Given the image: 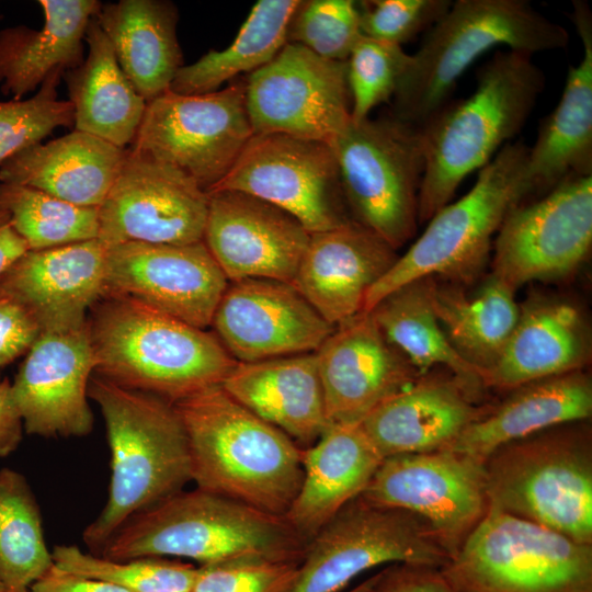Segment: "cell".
Instances as JSON below:
<instances>
[{"mask_svg": "<svg viewBox=\"0 0 592 592\" xmlns=\"http://www.w3.org/2000/svg\"><path fill=\"white\" fill-rule=\"evenodd\" d=\"M64 69L53 70L26 100H0V164L15 152L41 143L57 127L73 126V106L58 100Z\"/></svg>", "mask_w": 592, "mask_h": 592, "instance_id": "b9f144b4", "label": "cell"}, {"mask_svg": "<svg viewBox=\"0 0 592 592\" xmlns=\"http://www.w3.org/2000/svg\"><path fill=\"white\" fill-rule=\"evenodd\" d=\"M431 282L432 276L410 281L367 312L419 375L443 366L477 398L486 389L482 376L447 340L431 304Z\"/></svg>", "mask_w": 592, "mask_h": 592, "instance_id": "d590c367", "label": "cell"}, {"mask_svg": "<svg viewBox=\"0 0 592 592\" xmlns=\"http://www.w3.org/2000/svg\"><path fill=\"white\" fill-rule=\"evenodd\" d=\"M0 208L29 250H42L96 239L99 208L83 207L39 190L0 182Z\"/></svg>", "mask_w": 592, "mask_h": 592, "instance_id": "f35d334b", "label": "cell"}, {"mask_svg": "<svg viewBox=\"0 0 592 592\" xmlns=\"http://www.w3.org/2000/svg\"><path fill=\"white\" fill-rule=\"evenodd\" d=\"M298 0H260L251 9L234 42L223 50H209L178 71L170 91L204 94L242 72L270 62L287 44V30Z\"/></svg>", "mask_w": 592, "mask_h": 592, "instance_id": "8d00e7d4", "label": "cell"}, {"mask_svg": "<svg viewBox=\"0 0 592 592\" xmlns=\"http://www.w3.org/2000/svg\"><path fill=\"white\" fill-rule=\"evenodd\" d=\"M2 18H3V15H2V14H0V20H1Z\"/></svg>", "mask_w": 592, "mask_h": 592, "instance_id": "f5cc1de1", "label": "cell"}, {"mask_svg": "<svg viewBox=\"0 0 592 592\" xmlns=\"http://www.w3.org/2000/svg\"><path fill=\"white\" fill-rule=\"evenodd\" d=\"M452 3L451 0L358 1L361 33L402 46L421 33H426Z\"/></svg>", "mask_w": 592, "mask_h": 592, "instance_id": "ee69618b", "label": "cell"}, {"mask_svg": "<svg viewBox=\"0 0 592 592\" xmlns=\"http://www.w3.org/2000/svg\"><path fill=\"white\" fill-rule=\"evenodd\" d=\"M252 136L246 79L235 78L219 91L187 95L168 90L148 102L129 149L178 168L208 192Z\"/></svg>", "mask_w": 592, "mask_h": 592, "instance_id": "7c38bea8", "label": "cell"}, {"mask_svg": "<svg viewBox=\"0 0 592 592\" xmlns=\"http://www.w3.org/2000/svg\"><path fill=\"white\" fill-rule=\"evenodd\" d=\"M383 459L361 423H330L312 445L301 448L303 479L285 519L309 542L362 494Z\"/></svg>", "mask_w": 592, "mask_h": 592, "instance_id": "83f0119b", "label": "cell"}, {"mask_svg": "<svg viewBox=\"0 0 592 592\" xmlns=\"http://www.w3.org/2000/svg\"><path fill=\"white\" fill-rule=\"evenodd\" d=\"M23 421L8 378L0 382V457L14 452L22 441Z\"/></svg>", "mask_w": 592, "mask_h": 592, "instance_id": "681fc988", "label": "cell"}, {"mask_svg": "<svg viewBox=\"0 0 592 592\" xmlns=\"http://www.w3.org/2000/svg\"><path fill=\"white\" fill-rule=\"evenodd\" d=\"M361 496L419 517L451 558L489 506L483 462L451 449L385 457Z\"/></svg>", "mask_w": 592, "mask_h": 592, "instance_id": "2e32d148", "label": "cell"}, {"mask_svg": "<svg viewBox=\"0 0 592 592\" xmlns=\"http://www.w3.org/2000/svg\"><path fill=\"white\" fill-rule=\"evenodd\" d=\"M352 219L399 249L417 231L420 128L389 115L352 119L330 143Z\"/></svg>", "mask_w": 592, "mask_h": 592, "instance_id": "30bf717a", "label": "cell"}, {"mask_svg": "<svg viewBox=\"0 0 592 592\" xmlns=\"http://www.w3.org/2000/svg\"><path fill=\"white\" fill-rule=\"evenodd\" d=\"M210 326L238 363L316 352L335 328L291 283L269 278L229 282Z\"/></svg>", "mask_w": 592, "mask_h": 592, "instance_id": "d6986e66", "label": "cell"}, {"mask_svg": "<svg viewBox=\"0 0 592 592\" xmlns=\"http://www.w3.org/2000/svg\"><path fill=\"white\" fill-rule=\"evenodd\" d=\"M229 281L204 241L107 247L103 294L136 299L201 329L212 325Z\"/></svg>", "mask_w": 592, "mask_h": 592, "instance_id": "ac0fdd59", "label": "cell"}, {"mask_svg": "<svg viewBox=\"0 0 592 592\" xmlns=\"http://www.w3.org/2000/svg\"><path fill=\"white\" fill-rule=\"evenodd\" d=\"M94 357L88 326L42 332L11 383L26 433L46 439L82 437L93 430L88 387Z\"/></svg>", "mask_w": 592, "mask_h": 592, "instance_id": "44dd1931", "label": "cell"}, {"mask_svg": "<svg viewBox=\"0 0 592 592\" xmlns=\"http://www.w3.org/2000/svg\"><path fill=\"white\" fill-rule=\"evenodd\" d=\"M452 374L420 375L376 407L361 425L382 456L447 449L486 413Z\"/></svg>", "mask_w": 592, "mask_h": 592, "instance_id": "4316f807", "label": "cell"}, {"mask_svg": "<svg viewBox=\"0 0 592 592\" xmlns=\"http://www.w3.org/2000/svg\"><path fill=\"white\" fill-rule=\"evenodd\" d=\"M223 190L271 203L310 234L353 220L333 150L323 141L284 134L253 135L230 171L208 192Z\"/></svg>", "mask_w": 592, "mask_h": 592, "instance_id": "5bb4252c", "label": "cell"}, {"mask_svg": "<svg viewBox=\"0 0 592 592\" xmlns=\"http://www.w3.org/2000/svg\"><path fill=\"white\" fill-rule=\"evenodd\" d=\"M519 317L486 388L510 390L528 382L584 369L591 362V327L572 300L532 292L519 304Z\"/></svg>", "mask_w": 592, "mask_h": 592, "instance_id": "484cf974", "label": "cell"}, {"mask_svg": "<svg viewBox=\"0 0 592 592\" xmlns=\"http://www.w3.org/2000/svg\"><path fill=\"white\" fill-rule=\"evenodd\" d=\"M307 544L285 516L195 488L130 516L98 556L187 559L200 566L250 559L300 562Z\"/></svg>", "mask_w": 592, "mask_h": 592, "instance_id": "5b68a950", "label": "cell"}, {"mask_svg": "<svg viewBox=\"0 0 592 592\" xmlns=\"http://www.w3.org/2000/svg\"><path fill=\"white\" fill-rule=\"evenodd\" d=\"M571 20L583 54L570 65L561 98L542 119L528 147L521 181V203L536 200L563 180L592 175V14L583 1L572 2Z\"/></svg>", "mask_w": 592, "mask_h": 592, "instance_id": "d4e9b609", "label": "cell"}, {"mask_svg": "<svg viewBox=\"0 0 592 592\" xmlns=\"http://www.w3.org/2000/svg\"><path fill=\"white\" fill-rule=\"evenodd\" d=\"M482 277L474 291H468V285L432 276L430 297L447 340L483 380L505 348L520 307L516 292L492 273Z\"/></svg>", "mask_w": 592, "mask_h": 592, "instance_id": "e575fe53", "label": "cell"}, {"mask_svg": "<svg viewBox=\"0 0 592 592\" xmlns=\"http://www.w3.org/2000/svg\"><path fill=\"white\" fill-rule=\"evenodd\" d=\"M442 571L455 592H592V544L488 508Z\"/></svg>", "mask_w": 592, "mask_h": 592, "instance_id": "9c48e42d", "label": "cell"}, {"mask_svg": "<svg viewBox=\"0 0 592 592\" xmlns=\"http://www.w3.org/2000/svg\"><path fill=\"white\" fill-rule=\"evenodd\" d=\"M52 555L55 566L65 571L130 592H191L197 572V567L180 559L140 557L114 560L86 553L77 545H56Z\"/></svg>", "mask_w": 592, "mask_h": 592, "instance_id": "ab89813d", "label": "cell"}, {"mask_svg": "<svg viewBox=\"0 0 592 592\" xmlns=\"http://www.w3.org/2000/svg\"><path fill=\"white\" fill-rule=\"evenodd\" d=\"M299 563L250 559L198 566L191 592H288Z\"/></svg>", "mask_w": 592, "mask_h": 592, "instance_id": "f6af8a7d", "label": "cell"}, {"mask_svg": "<svg viewBox=\"0 0 592 592\" xmlns=\"http://www.w3.org/2000/svg\"><path fill=\"white\" fill-rule=\"evenodd\" d=\"M315 354L330 423H361L420 376L366 311L337 326Z\"/></svg>", "mask_w": 592, "mask_h": 592, "instance_id": "7402d4cb", "label": "cell"}, {"mask_svg": "<svg viewBox=\"0 0 592 592\" xmlns=\"http://www.w3.org/2000/svg\"><path fill=\"white\" fill-rule=\"evenodd\" d=\"M41 333L32 315L12 297L0 293V367L26 354Z\"/></svg>", "mask_w": 592, "mask_h": 592, "instance_id": "7dc6e473", "label": "cell"}, {"mask_svg": "<svg viewBox=\"0 0 592 592\" xmlns=\"http://www.w3.org/2000/svg\"><path fill=\"white\" fill-rule=\"evenodd\" d=\"M174 406L186 432L196 488L266 513L286 514L303 479V447L221 385Z\"/></svg>", "mask_w": 592, "mask_h": 592, "instance_id": "7a4b0ae2", "label": "cell"}, {"mask_svg": "<svg viewBox=\"0 0 592 592\" xmlns=\"http://www.w3.org/2000/svg\"><path fill=\"white\" fill-rule=\"evenodd\" d=\"M3 591H4V590H3V585H2V583L0 582V592H3Z\"/></svg>", "mask_w": 592, "mask_h": 592, "instance_id": "816d5d0a", "label": "cell"}, {"mask_svg": "<svg viewBox=\"0 0 592 592\" xmlns=\"http://www.w3.org/2000/svg\"><path fill=\"white\" fill-rule=\"evenodd\" d=\"M357 1H299L287 30V43L298 44L314 54L346 61L361 37Z\"/></svg>", "mask_w": 592, "mask_h": 592, "instance_id": "7bdbcfd3", "label": "cell"}, {"mask_svg": "<svg viewBox=\"0 0 592 592\" xmlns=\"http://www.w3.org/2000/svg\"><path fill=\"white\" fill-rule=\"evenodd\" d=\"M106 249L96 238L27 250L0 275V293L21 304L42 332L80 329L103 294Z\"/></svg>", "mask_w": 592, "mask_h": 592, "instance_id": "603a6c76", "label": "cell"}, {"mask_svg": "<svg viewBox=\"0 0 592 592\" xmlns=\"http://www.w3.org/2000/svg\"><path fill=\"white\" fill-rule=\"evenodd\" d=\"M449 560L419 517L358 496L308 542L288 592H340L380 566L419 562L442 568Z\"/></svg>", "mask_w": 592, "mask_h": 592, "instance_id": "8fae6325", "label": "cell"}, {"mask_svg": "<svg viewBox=\"0 0 592 592\" xmlns=\"http://www.w3.org/2000/svg\"><path fill=\"white\" fill-rule=\"evenodd\" d=\"M567 30L526 0H457L426 32L392 98L389 115L421 128L451 101L459 78L488 50L534 55L563 49Z\"/></svg>", "mask_w": 592, "mask_h": 592, "instance_id": "8992f818", "label": "cell"}, {"mask_svg": "<svg viewBox=\"0 0 592 592\" xmlns=\"http://www.w3.org/2000/svg\"><path fill=\"white\" fill-rule=\"evenodd\" d=\"M30 592H130L117 585L65 571L55 565L30 589Z\"/></svg>", "mask_w": 592, "mask_h": 592, "instance_id": "c3c4849f", "label": "cell"}, {"mask_svg": "<svg viewBox=\"0 0 592 592\" xmlns=\"http://www.w3.org/2000/svg\"><path fill=\"white\" fill-rule=\"evenodd\" d=\"M488 508L592 544V426L555 425L496 448L485 460Z\"/></svg>", "mask_w": 592, "mask_h": 592, "instance_id": "52a82bcc", "label": "cell"}, {"mask_svg": "<svg viewBox=\"0 0 592 592\" xmlns=\"http://www.w3.org/2000/svg\"><path fill=\"white\" fill-rule=\"evenodd\" d=\"M351 592H455L442 568L419 562H394Z\"/></svg>", "mask_w": 592, "mask_h": 592, "instance_id": "bcb514c9", "label": "cell"}, {"mask_svg": "<svg viewBox=\"0 0 592 592\" xmlns=\"http://www.w3.org/2000/svg\"><path fill=\"white\" fill-rule=\"evenodd\" d=\"M592 415V379L576 371L508 390L447 448L483 462L499 446L542 430Z\"/></svg>", "mask_w": 592, "mask_h": 592, "instance_id": "4dcf8cb0", "label": "cell"}, {"mask_svg": "<svg viewBox=\"0 0 592 592\" xmlns=\"http://www.w3.org/2000/svg\"><path fill=\"white\" fill-rule=\"evenodd\" d=\"M84 42L88 55L83 62L62 73L73 106V127L125 148L135 138L147 102L123 72L95 18Z\"/></svg>", "mask_w": 592, "mask_h": 592, "instance_id": "836d02e7", "label": "cell"}, {"mask_svg": "<svg viewBox=\"0 0 592 592\" xmlns=\"http://www.w3.org/2000/svg\"><path fill=\"white\" fill-rule=\"evenodd\" d=\"M203 241L229 282L292 283L310 232L291 214L238 191H210Z\"/></svg>", "mask_w": 592, "mask_h": 592, "instance_id": "ffe728a7", "label": "cell"}, {"mask_svg": "<svg viewBox=\"0 0 592 592\" xmlns=\"http://www.w3.org/2000/svg\"><path fill=\"white\" fill-rule=\"evenodd\" d=\"M118 65L148 103L170 89L183 67L178 9L164 0H119L94 16Z\"/></svg>", "mask_w": 592, "mask_h": 592, "instance_id": "d6a6232c", "label": "cell"}, {"mask_svg": "<svg viewBox=\"0 0 592 592\" xmlns=\"http://www.w3.org/2000/svg\"><path fill=\"white\" fill-rule=\"evenodd\" d=\"M208 193L178 168L126 150L119 173L99 207L98 239L187 244L203 241Z\"/></svg>", "mask_w": 592, "mask_h": 592, "instance_id": "e0dca14e", "label": "cell"}, {"mask_svg": "<svg viewBox=\"0 0 592 592\" xmlns=\"http://www.w3.org/2000/svg\"><path fill=\"white\" fill-rule=\"evenodd\" d=\"M36 498L19 471L0 470V582L3 592H30L53 566Z\"/></svg>", "mask_w": 592, "mask_h": 592, "instance_id": "74e56055", "label": "cell"}, {"mask_svg": "<svg viewBox=\"0 0 592 592\" xmlns=\"http://www.w3.org/2000/svg\"><path fill=\"white\" fill-rule=\"evenodd\" d=\"M528 147L504 145L479 170L471 189L428 221L421 236L368 291L363 311H369L399 286L424 276L473 285L490 260L492 238L510 209L521 203V181Z\"/></svg>", "mask_w": 592, "mask_h": 592, "instance_id": "ba28073f", "label": "cell"}, {"mask_svg": "<svg viewBox=\"0 0 592 592\" xmlns=\"http://www.w3.org/2000/svg\"><path fill=\"white\" fill-rule=\"evenodd\" d=\"M44 25L24 24L0 31V88L12 100L34 92L48 75L79 67L90 21L100 11L98 0H39Z\"/></svg>", "mask_w": 592, "mask_h": 592, "instance_id": "1f68e13d", "label": "cell"}, {"mask_svg": "<svg viewBox=\"0 0 592 592\" xmlns=\"http://www.w3.org/2000/svg\"><path fill=\"white\" fill-rule=\"evenodd\" d=\"M87 326L96 375L172 403L221 385L238 363L214 332L127 296L102 295Z\"/></svg>", "mask_w": 592, "mask_h": 592, "instance_id": "3957f363", "label": "cell"}, {"mask_svg": "<svg viewBox=\"0 0 592 592\" xmlns=\"http://www.w3.org/2000/svg\"><path fill=\"white\" fill-rule=\"evenodd\" d=\"M88 397L99 407L111 453L106 503L82 533L93 555L134 514L192 481L186 432L174 403L152 394L91 377Z\"/></svg>", "mask_w": 592, "mask_h": 592, "instance_id": "277c9868", "label": "cell"}, {"mask_svg": "<svg viewBox=\"0 0 592 592\" xmlns=\"http://www.w3.org/2000/svg\"><path fill=\"white\" fill-rule=\"evenodd\" d=\"M126 150L73 129L8 158L0 164V182L33 187L73 205L99 208L119 173Z\"/></svg>", "mask_w": 592, "mask_h": 592, "instance_id": "f546056e", "label": "cell"}, {"mask_svg": "<svg viewBox=\"0 0 592 592\" xmlns=\"http://www.w3.org/2000/svg\"><path fill=\"white\" fill-rule=\"evenodd\" d=\"M27 250L26 242L12 227L8 213L0 208V275Z\"/></svg>", "mask_w": 592, "mask_h": 592, "instance_id": "f907efd6", "label": "cell"}, {"mask_svg": "<svg viewBox=\"0 0 592 592\" xmlns=\"http://www.w3.org/2000/svg\"><path fill=\"white\" fill-rule=\"evenodd\" d=\"M411 59L402 46L361 35L346 60L353 122L394 98Z\"/></svg>", "mask_w": 592, "mask_h": 592, "instance_id": "60d3db41", "label": "cell"}, {"mask_svg": "<svg viewBox=\"0 0 592 592\" xmlns=\"http://www.w3.org/2000/svg\"><path fill=\"white\" fill-rule=\"evenodd\" d=\"M253 135L284 134L329 144L351 121L346 61L287 43L246 78Z\"/></svg>", "mask_w": 592, "mask_h": 592, "instance_id": "9a60e30c", "label": "cell"}, {"mask_svg": "<svg viewBox=\"0 0 592 592\" xmlns=\"http://www.w3.org/2000/svg\"><path fill=\"white\" fill-rule=\"evenodd\" d=\"M545 82L532 55L498 50L479 68L475 91L451 100L420 128L424 171L419 224L451 203L460 183L521 132Z\"/></svg>", "mask_w": 592, "mask_h": 592, "instance_id": "6da1fadb", "label": "cell"}, {"mask_svg": "<svg viewBox=\"0 0 592 592\" xmlns=\"http://www.w3.org/2000/svg\"><path fill=\"white\" fill-rule=\"evenodd\" d=\"M221 387L303 448L330 424L315 352L237 363Z\"/></svg>", "mask_w": 592, "mask_h": 592, "instance_id": "f1b7e54d", "label": "cell"}, {"mask_svg": "<svg viewBox=\"0 0 592 592\" xmlns=\"http://www.w3.org/2000/svg\"><path fill=\"white\" fill-rule=\"evenodd\" d=\"M491 272L516 292L525 284L572 276L592 249V175L570 177L503 219Z\"/></svg>", "mask_w": 592, "mask_h": 592, "instance_id": "4fadbf2b", "label": "cell"}, {"mask_svg": "<svg viewBox=\"0 0 592 592\" xmlns=\"http://www.w3.org/2000/svg\"><path fill=\"white\" fill-rule=\"evenodd\" d=\"M398 257L383 238L352 220L310 234L291 284L337 327L363 311L368 291Z\"/></svg>", "mask_w": 592, "mask_h": 592, "instance_id": "cb8c5ba5", "label": "cell"}]
</instances>
